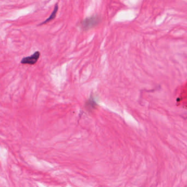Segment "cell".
Returning a JSON list of instances; mask_svg holds the SVG:
<instances>
[{"label": "cell", "instance_id": "1", "mask_svg": "<svg viewBox=\"0 0 187 187\" xmlns=\"http://www.w3.org/2000/svg\"><path fill=\"white\" fill-rule=\"evenodd\" d=\"M100 18L98 16H93L85 19L81 22V26L84 30H88L98 25Z\"/></svg>", "mask_w": 187, "mask_h": 187}, {"label": "cell", "instance_id": "2", "mask_svg": "<svg viewBox=\"0 0 187 187\" xmlns=\"http://www.w3.org/2000/svg\"><path fill=\"white\" fill-rule=\"evenodd\" d=\"M40 57V52L39 51L35 52L31 56L23 58L21 63L23 64L34 65L36 63Z\"/></svg>", "mask_w": 187, "mask_h": 187}, {"label": "cell", "instance_id": "3", "mask_svg": "<svg viewBox=\"0 0 187 187\" xmlns=\"http://www.w3.org/2000/svg\"><path fill=\"white\" fill-rule=\"evenodd\" d=\"M58 8H59V6L57 4L55 5L54 10L52 11V13L50 14V16L48 17V18L46 19V21H44L40 25H43L44 24L47 23L49 21H52L53 19H54L55 18V16H57V11H58Z\"/></svg>", "mask_w": 187, "mask_h": 187}, {"label": "cell", "instance_id": "4", "mask_svg": "<svg viewBox=\"0 0 187 187\" xmlns=\"http://www.w3.org/2000/svg\"><path fill=\"white\" fill-rule=\"evenodd\" d=\"M87 105H88L89 106H91L93 108V109L95 108V105H96V103L94 102V101H91L90 99L88 101V102L87 103Z\"/></svg>", "mask_w": 187, "mask_h": 187}]
</instances>
